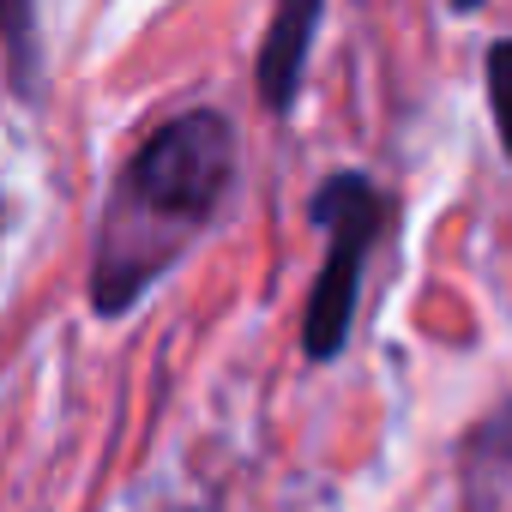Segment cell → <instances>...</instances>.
Segmentation results:
<instances>
[{"mask_svg":"<svg viewBox=\"0 0 512 512\" xmlns=\"http://www.w3.org/2000/svg\"><path fill=\"white\" fill-rule=\"evenodd\" d=\"M229 181H235V133L211 109L175 115L133 151L97 235V266H91L97 314L133 308L145 284H157L169 260H181V247L217 217Z\"/></svg>","mask_w":512,"mask_h":512,"instance_id":"6da1fadb","label":"cell"},{"mask_svg":"<svg viewBox=\"0 0 512 512\" xmlns=\"http://www.w3.org/2000/svg\"><path fill=\"white\" fill-rule=\"evenodd\" d=\"M314 223L326 229V266L308 290V314H302V350L314 362H332L350 338L356 320V296H362V260L386 223V199L374 193L368 175L338 169L320 193H314Z\"/></svg>","mask_w":512,"mask_h":512,"instance_id":"7a4b0ae2","label":"cell"},{"mask_svg":"<svg viewBox=\"0 0 512 512\" xmlns=\"http://www.w3.org/2000/svg\"><path fill=\"white\" fill-rule=\"evenodd\" d=\"M314 25H320V0H278L266 49H260V97L272 109L296 103L302 67H308V49H314Z\"/></svg>","mask_w":512,"mask_h":512,"instance_id":"3957f363","label":"cell"},{"mask_svg":"<svg viewBox=\"0 0 512 512\" xmlns=\"http://www.w3.org/2000/svg\"><path fill=\"white\" fill-rule=\"evenodd\" d=\"M488 109H494V127H500V145L512 151V43L488 49Z\"/></svg>","mask_w":512,"mask_h":512,"instance_id":"277c9868","label":"cell"},{"mask_svg":"<svg viewBox=\"0 0 512 512\" xmlns=\"http://www.w3.org/2000/svg\"><path fill=\"white\" fill-rule=\"evenodd\" d=\"M452 7H464V13H470V7H482V0H452Z\"/></svg>","mask_w":512,"mask_h":512,"instance_id":"5b68a950","label":"cell"}]
</instances>
